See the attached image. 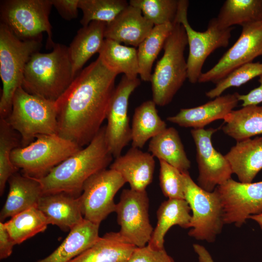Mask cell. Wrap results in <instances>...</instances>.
Masks as SVG:
<instances>
[{"mask_svg": "<svg viewBox=\"0 0 262 262\" xmlns=\"http://www.w3.org/2000/svg\"><path fill=\"white\" fill-rule=\"evenodd\" d=\"M118 74L98 57L76 75L55 101L59 135L82 147L90 143L106 118Z\"/></svg>", "mask_w": 262, "mask_h": 262, "instance_id": "1", "label": "cell"}, {"mask_svg": "<svg viewBox=\"0 0 262 262\" xmlns=\"http://www.w3.org/2000/svg\"><path fill=\"white\" fill-rule=\"evenodd\" d=\"M102 126L90 143L53 168L40 182L44 194L65 193L79 197L85 181L106 169L113 160Z\"/></svg>", "mask_w": 262, "mask_h": 262, "instance_id": "2", "label": "cell"}, {"mask_svg": "<svg viewBox=\"0 0 262 262\" xmlns=\"http://www.w3.org/2000/svg\"><path fill=\"white\" fill-rule=\"evenodd\" d=\"M51 51L33 53L25 69L22 87L28 93L56 101L74 79L68 47L54 44Z\"/></svg>", "mask_w": 262, "mask_h": 262, "instance_id": "3", "label": "cell"}, {"mask_svg": "<svg viewBox=\"0 0 262 262\" xmlns=\"http://www.w3.org/2000/svg\"><path fill=\"white\" fill-rule=\"evenodd\" d=\"M188 45L183 26L175 21L164 44V54L152 74V100L161 106L169 104L187 79V65L184 56Z\"/></svg>", "mask_w": 262, "mask_h": 262, "instance_id": "4", "label": "cell"}, {"mask_svg": "<svg viewBox=\"0 0 262 262\" xmlns=\"http://www.w3.org/2000/svg\"><path fill=\"white\" fill-rule=\"evenodd\" d=\"M41 38L23 40L4 24H0V77L2 89L0 118L10 114L14 95L22 86L26 66L32 55L41 49Z\"/></svg>", "mask_w": 262, "mask_h": 262, "instance_id": "5", "label": "cell"}, {"mask_svg": "<svg viewBox=\"0 0 262 262\" xmlns=\"http://www.w3.org/2000/svg\"><path fill=\"white\" fill-rule=\"evenodd\" d=\"M5 119L19 134L21 147L28 146L38 135L57 134L55 101L31 94L22 86L16 90Z\"/></svg>", "mask_w": 262, "mask_h": 262, "instance_id": "6", "label": "cell"}, {"mask_svg": "<svg viewBox=\"0 0 262 262\" xmlns=\"http://www.w3.org/2000/svg\"><path fill=\"white\" fill-rule=\"evenodd\" d=\"M82 148L58 134H40L28 146L14 149L11 160L23 175L40 179Z\"/></svg>", "mask_w": 262, "mask_h": 262, "instance_id": "7", "label": "cell"}, {"mask_svg": "<svg viewBox=\"0 0 262 262\" xmlns=\"http://www.w3.org/2000/svg\"><path fill=\"white\" fill-rule=\"evenodd\" d=\"M51 0H6L0 1V23L5 25L21 40L42 38L48 34L47 46L53 47L51 26L49 15Z\"/></svg>", "mask_w": 262, "mask_h": 262, "instance_id": "8", "label": "cell"}, {"mask_svg": "<svg viewBox=\"0 0 262 262\" xmlns=\"http://www.w3.org/2000/svg\"><path fill=\"white\" fill-rule=\"evenodd\" d=\"M182 174L184 199L192 212L188 234L198 240L213 242L225 225L220 196L215 189L211 192L202 189L188 172Z\"/></svg>", "mask_w": 262, "mask_h": 262, "instance_id": "9", "label": "cell"}, {"mask_svg": "<svg viewBox=\"0 0 262 262\" xmlns=\"http://www.w3.org/2000/svg\"><path fill=\"white\" fill-rule=\"evenodd\" d=\"M188 0H179L175 21L180 23L186 32L189 49L187 60V79L194 84L198 82L202 73L203 66L207 57L215 49L228 46L233 28H221L214 17L210 20L205 31H196L188 20Z\"/></svg>", "mask_w": 262, "mask_h": 262, "instance_id": "10", "label": "cell"}, {"mask_svg": "<svg viewBox=\"0 0 262 262\" xmlns=\"http://www.w3.org/2000/svg\"><path fill=\"white\" fill-rule=\"evenodd\" d=\"M126 182L120 173L110 168L89 178L79 197L84 218L99 225L109 214L115 212L114 197Z\"/></svg>", "mask_w": 262, "mask_h": 262, "instance_id": "11", "label": "cell"}, {"mask_svg": "<svg viewBox=\"0 0 262 262\" xmlns=\"http://www.w3.org/2000/svg\"><path fill=\"white\" fill-rule=\"evenodd\" d=\"M149 199L146 190L124 189L115 212L120 226L119 233L128 242L140 247L150 241L153 229L148 216Z\"/></svg>", "mask_w": 262, "mask_h": 262, "instance_id": "12", "label": "cell"}, {"mask_svg": "<svg viewBox=\"0 0 262 262\" xmlns=\"http://www.w3.org/2000/svg\"><path fill=\"white\" fill-rule=\"evenodd\" d=\"M215 190L222 202L225 224L240 227L251 215L262 213V181L244 183L231 178Z\"/></svg>", "mask_w": 262, "mask_h": 262, "instance_id": "13", "label": "cell"}, {"mask_svg": "<svg viewBox=\"0 0 262 262\" xmlns=\"http://www.w3.org/2000/svg\"><path fill=\"white\" fill-rule=\"evenodd\" d=\"M242 27L237 40L212 68L201 74L198 82L216 84L236 68L262 55V22Z\"/></svg>", "mask_w": 262, "mask_h": 262, "instance_id": "14", "label": "cell"}, {"mask_svg": "<svg viewBox=\"0 0 262 262\" xmlns=\"http://www.w3.org/2000/svg\"><path fill=\"white\" fill-rule=\"evenodd\" d=\"M140 84L138 78L132 79L123 75L112 97L106 118L105 136L109 149L115 158L121 155L123 149L131 141L128 114L129 99Z\"/></svg>", "mask_w": 262, "mask_h": 262, "instance_id": "15", "label": "cell"}, {"mask_svg": "<svg viewBox=\"0 0 262 262\" xmlns=\"http://www.w3.org/2000/svg\"><path fill=\"white\" fill-rule=\"evenodd\" d=\"M216 131L210 128L193 129L191 131L196 147L198 185L210 192L231 179L233 174L225 155L217 151L212 144V136Z\"/></svg>", "mask_w": 262, "mask_h": 262, "instance_id": "16", "label": "cell"}, {"mask_svg": "<svg viewBox=\"0 0 262 262\" xmlns=\"http://www.w3.org/2000/svg\"><path fill=\"white\" fill-rule=\"evenodd\" d=\"M239 101L236 92L221 95L202 105L181 109L177 114L166 119L182 127L204 129L215 120L224 119Z\"/></svg>", "mask_w": 262, "mask_h": 262, "instance_id": "17", "label": "cell"}, {"mask_svg": "<svg viewBox=\"0 0 262 262\" xmlns=\"http://www.w3.org/2000/svg\"><path fill=\"white\" fill-rule=\"evenodd\" d=\"M154 26L139 8L129 4L113 21L106 23L105 38L138 47Z\"/></svg>", "mask_w": 262, "mask_h": 262, "instance_id": "18", "label": "cell"}, {"mask_svg": "<svg viewBox=\"0 0 262 262\" xmlns=\"http://www.w3.org/2000/svg\"><path fill=\"white\" fill-rule=\"evenodd\" d=\"M155 164L151 154L132 147L124 155L115 158L110 168L120 173L131 189L143 191L152 182Z\"/></svg>", "mask_w": 262, "mask_h": 262, "instance_id": "19", "label": "cell"}, {"mask_svg": "<svg viewBox=\"0 0 262 262\" xmlns=\"http://www.w3.org/2000/svg\"><path fill=\"white\" fill-rule=\"evenodd\" d=\"M37 208L49 224L56 225L64 231L70 230L84 219L79 197L65 193L44 194Z\"/></svg>", "mask_w": 262, "mask_h": 262, "instance_id": "20", "label": "cell"}, {"mask_svg": "<svg viewBox=\"0 0 262 262\" xmlns=\"http://www.w3.org/2000/svg\"><path fill=\"white\" fill-rule=\"evenodd\" d=\"M9 192L0 213V222L32 207H37L44 195L38 180L17 173L8 180Z\"/></svg>", "mask_w": 262, "mask_h": 262, "instance_id": "21", "label": "cell"}, {"mask_svg": "<svg viewBox=\"0 0 262 262\" xmlns=\"http://www.w3.org/2000/svg\"><path fill=\"white\" fill-rule=\"evenodd\" d=\"M225 156L240 182H252L262 169V137L237 141Z\"/></svg>", "mask_w": 262, "mask_h": 262, "instance_id": "22", "label": "cell"}, {"mask_svg": "<svg viewBox=\"0 0 262 262\" xmlns=\"http://www.w3.org/2000/svg\"><path fill=\"white\" fill-rule=\"evenodd\" d=\"M106 23L92 21L82 27L68 47V52L74 77L82 70L87 61L98 52L105 38Z\"/></svg>", "mask_w": 262, "mask_h": 262, "instance_id": "23", "label": "cell"}, {"mask_svg": "<svg viewBox=\"0 0 262 262\" xmlns=\"http://www.w3.org/2000/svg\"><path fill=\"white\" fill-rule=\"evenodd\" d=\"M99 226L84 219L69 230L65 239L53 252L35 262H69L98 241L100 237Z\"/></svg>", "mask_w": 262, "mask_h": 262, "instance_id": "24", "label": "cell"}, {"mask_svg": "<svg viewBox=\"0 0 262 262\" xmlns=\"http://www.w3.org/2000/svg\"><path fill=\"white\" fill-rule=\"evenodd\" d=\"M136 247L119 232H110L69 262H128Z\"/></svg>", "mask_w": 262, "mask_h": 262, "instance_id": "25", "label": "cell"}, {"mask_svg": "<svg viewBox=\"0 0 262 262\" xmlns=\"http://www.w3.org/2000/svg\"><path fill=\"white\" fill-rule=\"evenodd\" d=\"M191 210L182 199H168L162 203L157 212V223L148 245L155 248H164V238L173 226L189 228Z\"/></svg>", "mask_w": 262, "mask_h": 262, "instance_id": "26", "label": "cell"}, {"mask_svg": "<svg viewBox=\"0 0 262 262\" xmlns=\"http://www.w3.org/2000/svg\"><path fill=\"white\" fill-rule=\"evenodd\" d=\"M148 151L158 158L179 169L188 172L191 162L185 152L183 145L177 130L167 128L164 131L151 139Z\"/></svg>", "mask_w": 262, "mask_h": 262, "instance_id": "27", "label": "cell"}, {"mask_svg": "<svg viewBox=\"0 0 262 262\" xmlns=\"http://www.w3.org/2000/svg\"><path fill=\"white\" fill-rule=\"evenodd\" d=\"M156 105L152 100H147L135 109L131 128L132 147L142 148L149 139L167 128L166 123L158 115Z\"/></svg>", "mask_w": 262, "mask_h": 262, "instance_id": "28", "label": "cell"}, {"mask_svg": "<svg viewBox=\"0 0 262 262\" xmlns=\"http://www.w3.org/2000/svg\"><path fill=\"white\" fill-rule=\"evenodd\" d=\"M224 120L223 131L236 141L262 134V106L249 105L233 110Z\"/></svg>", "mask_w": 262, "mask_h": 262, "instance_id": "29", "label": "cell"}, {"mask_svg": "<svg viewBox=\"0 0 262 262\" xmlns=\"http://www.w3.org/2000/svg\"><path fill=\"white\" fill-rule=\"evenodd\" d=\"M98 53V57L110 69L118 74L123 73L130 79L137 78L139 66L135 48L105 39Z\"/></svg>", "mask_w": 262, "mask_h": 262, "instance_id": "30", "label": "cell"}, {"mask_svg": "<svg viewBox=\"0 0 262 262\" xmlns=\"http://www.w3.org/2000/svg\"><path fill=\"white\" fill-rule=\"evenodd\" d=\"M215 19L222 29L262 22V0H227Z\"/></svg>", "mask_w": 262, "mask_h": 262, "instance_id": "31", "label": "cell"}, {"mask_svg": "<svg viewBox=\"0 0 262 262\" xmlns=\"http://www.w3.org/2000/svg\"><path fill=\"white\" fill-rule=\"evenodd\" d=\"M173 28V23L154 26L138 47L139 75L145 82H150L154 62L164 48L165 41Z\"/></svg>", "mask_w": 262, "mask_h": 262, "instance_id": "32", "label": "cell"}, {"mask_svg": "<svg viewBox=\"0 0 262 262\" xmlns=\"http://www.w3.org/2000/svg\"><path fill=\"white\" fill-rule=\"evenodd\" d=\"M4 224L16 245L44 231L49 225L45 216L36 207L14 215Z\"/></svg>", "mask_w": 262, "mask_h": 262, "instance_id": "33", "label": "cell"}, {"mask_svg": "<svg viewBox=\"0 0 262 262\" xmlns=\"http://www.w3.org/2000/svg\"><path fill=\"white\" fill-rule=\"evenodd\" d=\"M129 5L125 0H79L78 7L82 12L80 23L84 27L94 21L110 23Z\"/></svg>", "mask_w": 262, "mask_h": 262, "instance_id": "34", "label": "cell"}, {"mask_svg": "<svg viewBox=\"0 0 262 262\" xmlns=\"http://www.w3.org/2000/svg\"><path fill=\"white\" fill-rule=\"evenodd\" d=\"M15 131L5 119H0V193L2 195L9 178L18 170L11 160L14 149L19 147Z\"/></svg>", "mask_w": 262, "mask_h": 262, "instance_id": "35", "label": "cell"}, {"mask_svg": "<svg viewBox=\"0 0 262 262\" xmlns=\"http://www.w3.org/2000/svg\"><path fill=\"white\" fill-rule=\"evenodd\" d=\"M129 4L139 8L154 26L174 23L178 11L177 0H131Z\"/></svg>", "mask_w": 262, "mask_h": 262, "instance_id": "36", "label": "cell"}, {"mask_svg": "<svg viewBox=\"0 0 262 262\" xmlns=\"http://www.w3.org/2000/svg\"><path fill=\"white\" fill-rule=\"evenodd\" d=\"M262 74V63L250 62L236 68L218 82L215 87L206 93V96L213 98L221 95L227 89L239 87Z\"/></svg>", "mask_w": 262, "mask_h": 262, "instance_id": "37", "label": "cell"}, {"mask_svg": "<svg viewBox=\"0 0 262 262\" xmlns=\"http://www.w3.org/2000/svg\"><path fill=\"white\" fill-rule=\"evenodd\" d=\"M160 161V184L163 194L168 199H184L183 174L167 163Z\"/></svg>", "mask_w": 262, "mask_h": 262, "instance_id": "38", "label": "cell"}, {"mask_svg": "<svg viewBox=\"0 0 262 262\" xmlns=\"http://www.w3.org/2000/svg\"><path fill=\"white\" fill-rule=\"evenodd\" d=\"M128 262H174L164 248H155L148 245L136 247Z\"/></svg>", "mask_w": 262, "mask_h": 262, "instance_id": "39", "label": "cell"}, {"mask_svg": "<svg viewBox=\"0 0 262 262\" xmlns=\"http://www.w3.org/2000/svg\"><path fill=\"white\" fill-rule=\"evenodd\" d=\"M61 17L66 20H71L77 17L79 0H51Z\"/></svg>", "mask_w": 262, "mask_h": 262, "instance_id": "40", "label": "cell"}, {"mask_svg": "<svg viewBox=\"0 0 262 262\" xmlns=\"http://www.w3.org/2000/svg\"><path fill=\"white\" fill-rule=\"evenodd\" d=\"M16 245L6 229L4 223L0 222V259L3 260L9 257L14 246Z\"/></svg>", "mask_w": 262, "mask_h": 262, "instance_id": "41", "label": "cell"}, {"mask_svg": "<svg viewBox=\"0 0 262 262\" xmlns=\"http://www.w3.org/2000/svg\"><path fill=\"white\" fill-rule=\"evenodd\" d=\"M258 81L260 85L245 95L237 93L239 101H242V106L257 105L262 102V74L259 77Z\"/></svg>", "mask_w": 262, "mask_h": 262, "instance_id": "42", "label": "cell"}, {"mask_svg": "<svg viewBox=\"0 0 262 262\" xmlns=\"http://www.w3.org/2000/svg\"><path fill=\"white\" fill-rule=\"evenodd\" d=\"M193 248L198 256L199 262H214L209 252L203 246L195 244Z\"/></svg>", "mask_w": 262, "mask_h": 262, "instance_id": "43", "label": "cell"}, {"mask_svg": "<svg viewBox=\"0 0 262 262\" xmlns=\"http://www.w3.org/2000/svg\"><path fill=\"white\" fill-rule=\"evenodd\" d=\"M249 219H251L257 222L262 230V213L251 215L249 216Z\"/></svg>", "mask_w": 262, "mask_h": 262, "instance_id": "44", "label": "cell"}]
</instances>
